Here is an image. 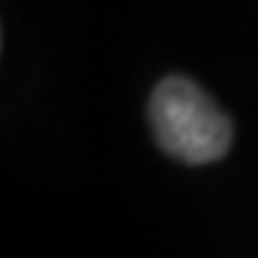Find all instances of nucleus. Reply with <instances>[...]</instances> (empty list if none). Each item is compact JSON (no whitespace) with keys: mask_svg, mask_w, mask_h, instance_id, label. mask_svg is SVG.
<instances>
[{"mask_svg":"<svg viewBox=\"0 0 258 258\" xmlns=\"http://www.w3.org/2000/svg\"><path fill=\"white\" fill-rule=\"evenodd\" d=\"M149 123L158 147L184 164H212L230 152V118L186 78H166L155 86Z\"/></svg>","mask_w":258,"mask_h":258,"instance_id":"obj_1","label":"nucleus"}]
</instances>
